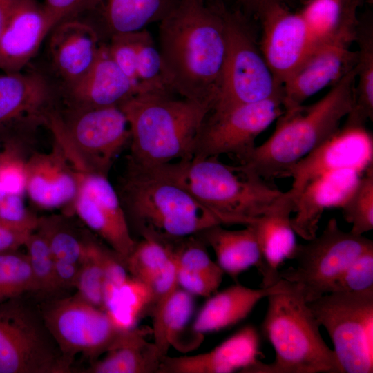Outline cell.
Returning <instances> with one entry per match:
<instances>
[{
	"label": "cell",
	"instance_id": "cell-1",
	"mask_svg": "<svg viewBox=\"0 0 373 373\" xmlns=\"http://www.w3.org/2000/svg\"><path fill=\"white\" fill-rule=\"evenodd\" d=\"M180 0L160 23V52L172 92L209 105L218 95L227 42L224 7Z\"/></svg>",
	"mask_w": 373,
	"mask_h": 373
},
{
	"label": "cell",
	"instance_id": "cell-2",
	"mask_svg": "<svg viewBox=\"0 0 373 373\" xmlns=\"http://www.w3.org/2000/svg\"><path fill=\"white\" fill-rule=\"evenodd\" d=\"M218 157H193L144 169L184 188L222 224H249L290 197L242 164L229 165Z\"/></svg>",
	"mask_w": 373,
	"mask_h": 373
},
{
	"label": "cell",
	"instance_id": "cell-3",
	"mask_svg": "<svg viewBox=\"0 0 373 373\" xmlns=\"http://www.w3.org/2000/svg\"><path fill=\"white\" fill-rule=\"evenodd\" d=\"M119 106L130 128L128 165L143 169L193 157L211 111L206 104L163 93L138 94Z\"/></svg>",
	"mask_w": 373,
	"mask_h": 373
},
{
	"label": "cell",
	"instance_id": "cell-4",
	"mask_svg": "<svg viewBox=\"0 0 373 373\" xmlns=\"http://www.w3.org/2000/svg\"><path fill=\"white\" fill-rule=\"evenodd\" d=\"M355 82L354 68L316 103L284 111L271 135L240 164L267 182L285 177L289 167L338 131L352 109Z\"/></svg>",
	"mask_w": 373,
	"mask_h": 373
},
{
	"label": "cell",
	"instance_id": "cell-5",
	"mask_svg": "<svg viewBox=\"0 0 373 373\" xmlns=\"http://www.w3.org/2000/svg\"><path fill=\"white\" fill-rule=\"evenodd\" d=\"M267 298L261 328L275 358L269 364L258 361L245 372L341 373L334 350L324 341L320 324L296 287L290 283Z\"/></svg>",
	"mask_w": 373,
	"mask_h": 373
},
{
	"label": "cell",
	"instance_id": "cell-6",
	"mask_svg": "<svg viewBox=\"0 0 373 373\" xmlns=\"http://www.w3.org/2000/svg\"><path fill=\"white\" fill-rule=\"evenodd\" d=\"M117 193L126 216L138 224L142 235L169 241L222 224L184 188L146 169L128 165Z\"/></svg>",
	"mask_w": 373,
	"mask_h": 373
},
{
	"label": "cell",
	"instance_id": "cell-7",
	"mask_svg": "<svg viewBox=\"0 0 373 373\" xmlns=\"http://www.w3.org/2000/svg\"><path fill=\"white\" fill-rule=\"evenodd\" d=\"M78 171L108 175L114 159L130 140L127 117L119 106L68 107L52 111L46 124Z\"/></svg>",
	"mask_w": 373,
	"mask_h": 373
},
{
	"label": "cell",
	"instance_id": "cell-8",
	"mask_svg": "<svg viewBox=\"0 0 373 373\" xmlns=\"http://www.w3.org/2000/svg\"><path fill=\"white\" fill-rule=\"evenodd\" d=\"M307 304L333 343L341 373H372L373 288L330 292Z\"/></svg>",
	"mask_w": 373,
	"mask_h": 373
},
{
	"label": "cell",
	"instance_id": "cell-9",
	"mask_svg": "<svg viewBox=\"0 0 373 373\" xmlns=\"http://www.w3.org/2000/svg\"><path fill=\"white\" fill-rule=\"evenodd\" d=\"M296 245L294 266L280 271L279 278L294 284L309 303L329 293L335 281L361 254L373 247L363 235L343 231L330 218L319 236Z\"/></svg>",
	"mask_w": 373,
	"mask_h": 373
},
{
	"label": "cell",
	"instance_id": "cell-10",
	"mask_svg": "<svg viewBox=\"0 0 373 373\" xmlns=\"http://www.w3.org/2000/svg\"><path fill=\"white\" fill-rule=\"evenodd\" d=\"M227 50L221 87L210 113L280 97L276 80L261 50L241 17L224 10Z\"/></svg>",
	"mask_w": 373,
	"mask_h": 373
},
{
	"label": "cell",
	"instance_id": "cell-11",
	"mask_svg": "<svg viewBox=\"0 0 373 373\" xmlns=\"http://www.w3.org/2000/svg\"><path fill=\"white\" fill-rule=\"evenodd\" d=\"M19 298L0 303V373L70 372L41 315Z\"/></svg>",
	"mask_w": 373,
	"mask_h": 373
},
{
	"label": "cell",
	"instance_id": "cell-12",
	"mask_svg": "<svg viewBox=\"0 0 373 373\" xmlns=\"http://www.w3.org/2000/svg\"><path fill=\"white\" fill-rule=\"evenodd\" d=\"M356 0H345L343 17L337 30L316 44L301 64L283 85L284 111L294 110L307 98L329 85H334L353 69L356 51L350 45L355 40L358 23Z\"/></svg>",
	"mask_w": 373,
	"mask_h": 373
},
{
	"label": "cell",
	"instance_id": "cell-13",
	"mask_svg": "<svg viewBox=\"0 0 373 373\" xmlns=\"http://www.w3.org/2000/svg\"><path fill=\"white\" fill-rule=\"evenodd\" d=\"M41 316L70 366L78 354L95 361L121 332L104 309L76 295L55 301L44 310Z\"/></svg>",
	"mask_w": 373,
	"mask_h": 373
},
{
	"label": "cell",
	"instance_id": "cell-14",
	"mask_svg": "<svg viewBox=\"0 0 373 373\" xmlns=\"http://www.w3.org/2000/svg\"><path fill=\"white\" fill-rule=\"evenodd\" d=\"M284 112L280 97L246 104L227 111L209 113L193 157L228 154L241 161L256 146V137Z\"/></svg>",
	"mask_w": 373,
	"mask_h": 373
},
{
	"label": "cell",
	"instance_id": "cell-15",
	"mask_svg": "<svg viewBox=\"0 0 373 373\" xmlns=\"http://www.w3.org/2000/svg\"><path fill=\"white\" fill-rule=\"evenodd\" d=\"M73 211L124 261L136 242L117 191L108 175L93 171H79V186Z\"/></svg>",
	"mask_w": 373,
	"mask_h": 373
},
{
	"label": "cell",
	"instance_id": "cell-16",
	"mask_svg": "<svg viewBox=\"0 0 373 373\" xmlns=\"http://www.w3.org/2000/svg\"><path fill=\"white\" fill-rule=\"evenodd\" d=\"M262 23L260 50L282 86L313 48L305 22L280 0L265 3L256 12Z\"/></svg>",
	"mask_w": 373,
	"mask_h": 373
},
{
	"label": "cell",
	"instance_id": "cell-17",
	"mask_svg": "<svg viewBox=\"0 0 373 373\" xmlns=\"http://www.w3.org/2000/svg\"><path fill=\"white\" fill-rule=\"evenodd\" d=\"M373 159V140L365 126L344 125L330 139L292 165L285 177L293 180L288 190L294 200L314 179L337 170L363 172Z\"/></svg>",
	"mask_w": 373,
	"mask_h": 373
},
{
	"label": "cell",
	"instance_id": "cell-18",
	"mask_svg": "<svg viewBox=\"0 0 373 373\" xmlns=\"http://www.w3.org/2000/svg\"><path fill=\"white\" fill-rule=\"evenodd\" d=\"M57 24L37 0H16L0 37V71H22Z\"/></svg>",
	"mask_w": 373,
	"mask_h": 373
},
{
	"label": "cell",
	"instance_id": "cell-19",
	"mask_svg": "<svg viewBox=\"0 0 373 373\" xmlns=\"http://www.w3.org/2000/svg\"><path fill=\"white\" fill-rule=\"evenodd\" d=\"M52 93L38 73L0 72V131L46 124Z\"/></svg>",
	"mask_w": 373,
	"mask_h": 373
},
{
	"label": "cell",
	"instance_id": "cell-20",
	"mask_svg": "<svg viewBox=\"0 0 373 373\" xmlns=\"http://www.w3.org/2000/svg\"><path fill=\"white\" fill-rule=\"evenodd\" d=\"M26 166V193L36 206L44 209L72 208L78 191L79 171L57 142L48 153L31 154Z\"/></svg>",
	"mask_w": 373,
	"mask_h": 373
},
{
	"label": "cell",
	"instance_id": "cell-21",
	"mask_svg": "<svg viewBox=\"0 0 373 373\" xmlns=\"http://www.w3.org/2000/svg\"><path fill=\"white\" fill-rule=\"evenodd\" d=\"M260 345L257 329L248 325L207 352L176 357L165 356L158 373L245 372L259 361Z\"/></svg>",
	"mask_w": 373,
	"mask_h": 373
},
{
	"label": "cell",
	"instance_id": "cell-22",
	"mask_svg": "<svg viewBox=\"0 0 373 373\" xmlns=\"http://www.w3.org/2000/svg\"><path fill=\"white\" fill-rule=\"evenodd\" d=\"M361 173L352 169H341L309 182L294 200L295 216L291 218V222L295 233L305 240L314 238L324 211L339 209Z\"/></svg>",
	"mask_w": 373,
	"mask_h": 373
},
{
	"label": "cell",
	"instance_id": "cell-23",
	"mask_svg": "<svg viewBox=\"0 0 373 373\" xmlns=\"http://www.w3.org/2000/svg\"><path fill=\"white\" fill-rule=\"evenodd\" d=\"M51 31L49 51L52 63L69 87L90 70L103 44L91 26L78 21H63Z\"/></svg>",
	"mask_w": 373,
	"mask_h": 373
},
{
	"label": "cell",
	"instance_id": "cell-24",
	"mask_svg": "<svg viewBox=\"0 0 373 373\" xmlns=\"http://www.w3.org/2000/svg\"><path fill=\"white\" fill-rule=\"evenodd\" d=\"M68 107L90 108L119 106L139 94L132 82L102 44L95 64L80 80L67 87Z\"/></svg>",
	"mask_w": 373,
	"mask_h": 373
},
{
	"label": "cell",
	"instance_id": "cell-25",
	"mask_svg": "<svg viewBox=\"0 0 373 373\" xmlns=\"http://www.w3.org/2000/svg\"><path fill=\"white\" fill-rule=\"evenodd\" d=\"M290 283L280 279L269 287L252 289L236 284L209 297L193 324L194 332L204 335L231 327L245 318L263 298L285 290Z\"/></svg>",
	"mask_w": 373,
	"mask_h": 373
},
{
	"label": "cell",
	"instance_id": "cell-26",
	"mask_svg": "<svg viewBox=\"0 0 373 373\" xmlns=\"http://www.w3.org/2000/svg\"><path fill=\"white\" fill-rule=\"evenodd\" d=\"M294 202L291 195L268 213L257 218L251 224L262 255L260 271L261 287H269L280 279L279 269L285 260H291L297 245L291 222Z\"/></svg>",
	"mask_w": 373,
	"mask_h": 373
},
{
	"label": "cell",
	"instance_id": "cell-27",
	"mask_svg": "<svg viewBox=\"0 0 373 373\" xmlns=\"http://www.w3.org/2000/svg\"><path fill=\"white\" fill-rule=\"evenodd\" d=\"M151 333V328L136 327L121 332L104 357L94 361L86 372L158 373L162 358L154 343L146 339Z\"/></svg>",
	"mask_w": 373,
	"mask_h": 373
},
{
	"label": "cell",
	"instance_id": "cell-28",
	"mask_svg": "<svg viewBox=\"0 0 373 373\" xmlns=\"http://www.w3.org/2000/svg\"><path fill=\"white\" fill-rule=\"evenodd\" d=\"M215 253L217 264L232 278L256 267L260 271L262 255L251 224L238 230H230L222 224L211 227L198 233Z\"/></svg>",
	"mask_w": 373,
	"mask_h": 373
},
{
	"label": "cell",
	"instance_id": "cell-29",
	"mask_svg": "<svg viewBox=\"0 0 373 373\" xmlns=\"http://www.w3.org/2000/svg\"><path fill=\"white\" fill-rule=\"evenodd\" d=\"M355 41L356 51V82L353 105L345 125L365 126L373 117V26L370 19L358 20Z\"/></svg>",
	"mask_w": 373,
	"mask_h": 373
},
{
	"label": "cell",
	"instance_id": "cell-30",
	"mask_svg": "<svg viewBox=\"0 0 373 373\" xmlns=\"http://www.w3.org/2000/svg\"><path fill=\"white\" fill-rule=\"evenodd\" d=\"M180 0H106L104 18L113 34L144 30L161 21Z\"/></svg>",
	"mask_w": 373,
	"mask_h": 373
},
{
	"label": "cell",
	"instance_id": "cell-31",
	"mask_svg": "<svg viewBox=\"0 0 373 373\" xmlns=\"http://www.w3.org/2000/svg\"><path fill=\"white\" fill-rule=\"evenodd\" d=\"M153 300L150 286L129 276L104 302L106 312L120 332L135 327L144 312L151 308Z\"/></svg>",
	"mask_w": 373,
	"mask_h": 373
},
{
	"label": "cell",
	"instance_id": "cell-32",
	"mask_svg": "<svg viewBox=\"0 0 373 373\" xmlns=\"http://www.w3.org/2000/svg\"><path fill=\"white\" fill-rule=\"evenodd\" d=\"M193 295L178 287L165 306L159 321L151 328L153 343L163 358L171 346L180 349L194 310Z\"/></svg>",
	"mask_w": 373,
	"mask_h": 373
},
{
	"label": "cell",
	"instance_id": "cell-33",
	"mask_svg": "<svg viewBox=\"0 0 373 373\" xmlns=\"http://www.w3.org/2000/svg\"><path fill=\"white\" fill-rule=\"evenodd\" d=\"M46 239L55 259L80 264L86 250V237L80 236L61 216L39 218L36 229Z\"/></svg>",
	"mask_w": 373,
	"mask_h": 373
},
{
	"label": "cell",
	"instance_id": "cell-34",
	"mask_svg": "<svg viewBox=\"0 0 373 373\" xmlns=\"http://www.w3.org/2000/svg\"><path fill=\"white\" fill-rule=\"evenodd\" d=\"M142 237L124 264L130 276L149 285L170 262L172 251L165 241L148 234Z\"/></svg>",
	"mask_w": 373,
	"mask_h": 373
},
{
	"label": "cell",
	"instance_id": "cell-35",
	"mask_svg": "<svg viewBox=\"0 0 373 373\" xmlns=\"http://www.w3.org/2000/svg\"><path fill=\"white\" fill-rule=\"evenodd\" d=\"M339 209L352 224L350 231L363 235L373 229V164L370 165Z\"/></svg>",
	"mask_w": 373,
	"mask_h": 373
},
{
	"label": "cell",
	"instance_id": "cell-36",
	"mask_svg": "<svg viewBox=\"0 0 373 373\" xmlns=\"http://www.w3.org/2000/svg\"><path fill=\"white\" fill-rule=\"evenodd\" d=\"M104 245L86 237V254L80 263L75 285L77 297L104 309Z\"/></svg>",
	"mask_w": 373,
	"mask_h": 373
},
{
	"label": "cell",
	"instance_id": "cell-37",
	"mask_svg": "<svg viewBox=\"0 0 373 373\" xmlns=\"http://www.w3.org/2000/svg\"><path fill=\"white\" fill-rule=\"evenodd\" d=\"M137 70L144 93L171 94L167 83L160 50L145 29L136 32Z\"/></svg>",
	"mask_w": 373,
	"mask_h": 373
},
{
	"label": "cell",
	"instance_id": "cell-38",
	"mask_svg": "<svg viewBox=\"0 0 373 373\" xmlns=\"http://www.w3.org/2000/svg\"><path fill=\"white\" fill-rule=\"evenodd\" d=\"M32 291L37 287L27 255L0 253V303Z\"/></svg>",
	"mask_w": 373,
	"mask_h": 373
},
{
	"label": "cell",
	"instance_id": "cell-39",
	"mask_svg": "<svg viewBox=\"0 0 373 373\" xmlns=\"http://www.w3.org/2000/svg\"><path fill=\"white\" fill-rule=\"evenodd\" d=\"M343 0H310L300 12L313 46L332 35L343 17Z\"/></svg>",
	"mask_w": 373,
	"mask_h": 373
},
{
	"label": "cell",
	"instance_id": "cell-40",
	"mask_svg": "<svg viewBox=\"0 0 373 373\" xmlns=\"http://www.w3.org/2000/svg\"><path fill=\"white\" fill-rule=\"evenodd\" d=\"M24 247L37 291L47 294L57 291L54 278L55 258L46 239L35 231L28 236Z\"/></svg>",
	"mask_w": 373,
	"mask_h": 373
},
{
	"label": "cell",
	"instance_id": "cell-41",
	"mask_svg": "<svg viewBox=\"0 0 373 373\" xmlns=\"http://www.w3.org/2000/svg\"><path fill=\"white\" fill-rule=\"evenodd\" d=\"M370 288H373V247L358 256L345 269L330 292H360Z\"/></svg>",
	"mask_w": 373,
	"mask_h": 373
},
{
	"label": "cell",
	"instance_id": "cell-42",
	"mask_svg": "<svg viewBox=\"0 0 373 373\" xmlns=\"http://www.w3.org/2000/svg\"><path fill=\"white\" fill-rule=\"evenodd\" d=\"M107 48L113 61L135 85L139 94L145 93L137 75L136 32L113 34Z\"/></svg>",
	"mask_w": 373,
	"mask_h": 373
},
{
	"label": "cell",
	"instance_id": "cell-43",
	"mask_svg": "<svg viewBox=\"0 0 373 373\" xmlns=\"http://www.w3.org/2000/svg\"><path fill=\"white\" fill-rule=\"evenodd\" d=\"M39 217L26 208L23 195L7 194L0 202V223L19 231H36Z\"/></svg>",
	"mask_w": 373,
	"mask_h": 373
},
{
	"label": "cell",
	"instance_id": "cell-44",
	"mask_svg": "<svg viewBox=\"0 0 373 373\" xmlns=\"http://www.w3.org/2000/svg\"><path fill=\"white\" fill-rule=\"evenodd\" d=\"M26 159L23 154L8 158L0 167V184L8 194L23 195L26 193Z\"/></svg>",
	"mask_w": 373,
	"mask_h": 373
},
{
	"label": "cell",
	"instance_id": "cell-45",
	"mask_svg": "<svg viewBox=\"0 0 373 373\" xmlns=\"http://www.w3.org/2000/svg\"><path fill=\"white\" fill-rule=\"evenodd\" d=\"M176 274L179 287L193 296H211L217 291L222 280L221 278L177 267Z\"/></svg>",
	"mask_w": 373,
	"mask_h": 373
},
{
	"label": "cell",
	"instance_id": "cell-46",
	"mask_svg": "<svg viewBox=\"0 0 373 373\" xmlns=\"http://www.w3.org/2000/svg\"><path fill=\"white\" fill-rule=\"evenodd\" d=\"M95 0H45L46 9L58 24L85 10Z\"/></svg>",
	"mask_w": 373,
	"mask_h": 373
},
{
	"label": "cell",
	"instance_id": "cell-47",
	"mask_svg": "<svg viewBox=\"0 0 373 373\" xmlns=\"http://www.w3.org/2000/svg\"><path fill=\"white\" fill-rule=\"evenodd\" d=\"M80 264L55 259L54 278L56 290L75 288Z\"/></svg>",
	"mask_w": 373,
	"mask_h": 373
},
{
	"label": "cell",
	"instance_id": "cell-48",
	"mask_svg": "<svg viewBox=\"0 0 373 373\" xmlns=\"http://www.w3.org/2000/svg\"><path fill=\"white\" fill-rule=\"evenodd\" d=\"M27 140L15 133L12 130L0 131V167L9 157L17 154H23Z\"/></svg>",
	"mask_w": 373,
	"mask_h": 373
},
{
	"label": "cell",
	"instance_id": "cell-49",
	"mask_svg": "<svg viewBox=\"0 0 373 373\" xmlns=\"http://www.w3.org/2000/svg\"><path fill=\"white\" fill-rule=\"evenodd\" d=\"M31 233L17 231L0 223V253L17 251L24 246Z\"/></svg>",
	"mask_w": 373,
	"mask_h": 373
},
{
	"label": "cell",
	"instance_id": "cell-50",
	"mask_svg": "<svg viewBox=\"0 0 373 373\" xmlns=\"http://www.w3.org/2000/svg\"><path fill=\"white\" fill-rule=\"evenodd\" d=\"M16 0H0V37Z\"/></svg>",
	"mask_w": 373,
	"mask_h": 373
},
{
	"label": "cell",
	"instance_id": "cell-51",
	"mask_svg": "<svg viewBox=\"0 0 373 373\" xmlns=\"http://www.w3.org/2000/svg\"><path fill=\"white\" fill-rule=\"evenodd\" d=\"M245 8L257 12L258 10L266 2L270 0H239Z\"/></svg>",
	"mask_w": 373,
	"mask_h": 373
},
{
	"label": "cell",
	"instance_id": "cell-52",
	"mask_svg": "<svg viewBox=\"0 0 373 373\" xmlns=\"http://www.w3.org/2000/svg\"><path fill=\"white\" fill-rule=\"evenodd\" d=\"M8 193L2 186V185L0 184V202L3 199V198L7 195Z\"/></svg>",
	"mask_w": 373,
	"mask_h": 373
},
{
	"label": "cell",
	"instance_id": "cell-53",
	"mask_svg": "<svg viewBox=\"0 0 373 373\" xmlns=\"http://www.w3.org/2000/svg\"><path fill=\"white\" fill-rule=\"evenodd\" d=\"M358 1H359L361 3H362L363 1H365V0H358ZM366 1H369V2H370V1L372 2V0H366Z\"/></svg>",
	"mask_w": 373,
	"mask_h": 373
}]
</instances>
